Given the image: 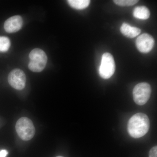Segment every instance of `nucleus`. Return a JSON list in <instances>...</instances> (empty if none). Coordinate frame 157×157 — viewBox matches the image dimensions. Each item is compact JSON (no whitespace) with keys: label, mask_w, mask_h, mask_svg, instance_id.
<instances>
[{"label":"nucleus","mask_w":157,"mask_h":157,"mask_svg":"<svg viewBox=\"0 0 157 157\" xmlns=\"http://www.w3.org/2000/svg\"><path fill=\"white\" fill-rule=\"evenodd\" d=\"M29 57L30 62L28 67L30 70L39 73L44 70L47 62V56L44 51L35 48L31 52Z\"/></svg>","instance_id":"2"},{"label":"nucleus","mask_w":157,"mask_h":157,"mask_svg":"<svg viewBox=\"0 0 157 157\" xmlns=\"http://www.w3.org/2000/svg\"><path fill=\"white\" fill-rule=\"evenodd\" d=\"M155 45V40L151 35L142 34L137 38L136 45L137 49L142 53H148L152 49Z\"/></svg>","instance_id":"7"},{"label":"nucleus","mask_w":157,"mask_h":157,"mask_svg":"<svg viewBox=\"0 0 157 157\" xmlns=\"http://www.w3.org/2000/svg\"><path fill=\"white\" fill-rule=\"evenodd\" d=\"M150 121L148 117L143 113H137L132 117L128 123V131L130 136L138 138L143 137L148 132Z\"/></svg>","instance_id":"1"},{"label":"nucleus","mask_w":157,"mask_h":157,"mask_svg":"<svg viewBox=\"0 0 157 157\" xmlns=\"http://www.w3.org/2000/svg\"><path fill=\"white\" fill-rule=\"evenodd\" d=\"M25 73L22 70L15 69L9 73L8 82L11 86L17 90H21L25 87L26 85Z\"/></svg>","instance_id":"6"},{"label":"nucleus","mask_w":157,"mask_h":157,"mask_svg":"<svg viewBox=\"0 0 157 157\" xmlns=\"http://www.w3.org/2000/svg\"><path fill=\"white\" fill-rule=\"evenodd\" d=\"M133 15L137 19L147 20L150 17V12L145 6H138L134 9Z\"/></svg>","instance_id":"10"},{"label":"nucleus","mask_w":157,"mask_h":157,"mask_svg":"<svg viewBox=\"0 0 157 157\" xmlns=\"http://www.w3.org/2000/svg\"><path fill=\"white\" fill-rule=\"evenodd\" d=\"M23 22L22 17L20 15H15L8 18L5 21L4 29L7 33H16L22 28Z\"/></svg>","instance_id":"8"},{"label":"nucleus","mask_w":157,"mask_h":157,"mask_svg":"<svg viewBox=\"0 0 157 157\" xmlns=\"http://www.w3.org/2000/svg\"><path fill=\"white\" fill-rule=\"evenodd\" d=\"M120 30L125 36L129 38H134L140 34L141 30L138 28L131 26L128 24L124 23L121 26Z\"/></svg>","instance_id":"9"},{"label":"nucleus","mask_w":157,"mask_h":157,"mask_svg":"<svg viewBox=\"0 0 157 157\" xmlns=\"http://www.w3.org/2000/svg\"><path fill=\"white\" fill-rule=\"evenodd\" d=\"M149 157H157V147H153L149 153Z\"/></svg>","instance_id":"14"},{"label":"nucleus","mask_w":157,"mask_h":157,"mask_svg":"<svg viewBox=\"0 0 157 157\" xmlns=\"http://www.w3.org/2000/svg\"><path fill=\"white\" fill-rule=\"evenodd\" d=\"M113 2L119 6H132L137 4L138 2L137 0H114Z\"/></svg>","instance_id":"13"},{"label":"nucleus","mask_w":157,"mask_h":157,"mask_svg":"<svg viewBox=\"0 0 157 157\" xmlns=\"http://www.w3.org/2000/svg\"><path fill=\"white\" fill-rule=\"evenodd\" d=\"M15 129L20 138L25 141L32 139L36 133V129L33 122L26 117L20 118L17 121Z\"/></svg>","instance_id":"3"},{"label":"nucleus","mask_w":157,"mask_h":157,"mask_svg":"<svg viewBox=\"0 0 157 157\" xmlns=\"http://www.w3.org/2000/svg\"><path fill=\"white\" fill-rule=\"evenodd\" d=\"M68 4L71 7L77 10H82L89 6L90 1L89 0H68Z\"/></svg>","instance_id":"11"},{"label":"nucleus","mask_w":157,"mask_h":157,"mask_svg":"<svg viewBox=\"0 0 157 157\" xmlns=\"http://www.w3.org/2000/svg\"><path fill=\"white\" fill-rule=\"evenodd\" d=\"M8 151L6 150H2L0 151V157H6L8 155Z\"/></svg>","instance_id":"15"},{"label":"nucleus","mask_w":157,"mask_h":157,"mask_svg":"<svg viewBox=\"0 0 157 157\" xmlns=\"http://www.w3.org/2000/svg\"><path fill=\"white\" fill-rule=\"evenodd\" d=\"M115 63L111 54L106 52L102 55L101 62L99 67V74L102 78L108 79L114 74Z\"/></svg>","instance_id":"4"},{"label":"nucleus","mask_w":157,"mask_h":157,"mask_svg":"<svg viewBox=\"0 0 157 157\" xmlns=\"http://www.w3.org/2000/svg\"><path fill=\"white\" fill-rule=\"evenodd\" d=\"M151 89L149 84L141 82L136 85L133 90V98L136 104L143 105L146 104L150 98Z\"/></svg>","instance_id":"5"},{"label":"nucleus","mask_w":157,"mask_h":157,"mask_svg":"<svg viewBox=\"0 0 157 157\" xmlns=\"http://www.w3.org/2000/svg\"><path fill=\"white\" fill-rule=\"evenodd\" d=\"M63 157L61 156H57V157Z\"/></svg>","instance_id":"16"},{"label":"nucleus","mask_w":157,"mask_h":157,"mask_svg":"<svg viewBox=\"0 0 157 157\" xmlns=\"http://www.w3.org/2000/svg\"><path fill=\"white\" fill-rule=\"evenodd\" d=\"M11 45V42L9 38L0 36V52H6L9 50Z\"/></svg>","instance_id":"12"}]
</instances>
